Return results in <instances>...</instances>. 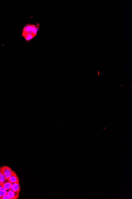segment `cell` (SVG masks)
Listing matches in <instances>:
<instances>
[{
    "mask_svg": "<svg viewBox=\"0 0 132 199\" xmlns=\"http://www.w3.org/2000/svg\"><path fill=\"white\" fill-rule=\"evenodd\" d=\"M3 189H4V188H3V184H0V191L3 190Z\"/></svg>",
    "mask_w": 132,
    "mask_h": 199,
    "instance_id": "30bf717a",
    "label": "cell"
},
{
    "mask_svg": "<svg viewBox=\"0 0 132 199\" xmlns=\"http://www.w3.org/2000/svg\"><path fill=\"white\" fill-rule=\"evenodd\" d=\"M4 194H3V190L0 191V199H1L2 197H3Z\"/></svg>",
    "mask_w": 132,
    "mask_h": 199,
    "instance_id": "9c48e42d",
    "label": "cell"
},
{
    "mask_svg": "<svg viewBox=\"0 0 132 199\" xmlns=\"http://www.w3.org/2000/svg\"><path fill=\"white\" fill-rule=\"evenodd\" d=\"M12 184L11 182L9 181V179H6L3 184V188L6 190H9L11 189Z\"/></svg>",
    "mask_w": 132,
    "mask_h": 199,
    "instance_id": "8992f818",
    "label": "cell"
},
{
    "mask_svg": "<svg viewBox=\"0 0 132 199\" xmlns=\"http://www.w3.org/2000/svg\"><path fill=\"white\" fill-rule=\"evenodd\" d=\"M11 190L15 192L19 193L21 190V188L20 185L19 183H12L11 185Z\"/></svg>",
    "mask_w": 132,
    "mask_h": 199,
    "instance_id": "5b68a950",
    "label": "cell"
},
{
    "mask_svg": "<svg viewBox=\"0 0 132 199\" xmlns=\"http://www.w3.org/2000/svg\"><path fill=\"white\" fill-rule=\"evenodd\" d=\"M6 179V178H5L4 174L2 173L1 175V176H0V184H3L4 183Z\"/></svg>",
    "mask_w": 132,
    "mask_h": 199,
    "instance_id": "52a82bcc",
    "label": "cell"
},
{
    "mask_svg": "<svg viewBox=\"0 0 132 199\" xmlns=\"http://www.w3.org/2000/svg\"><path fill=\"white\" fill-rule=\"evenodd\" d=\"M2 173V172L1 171V170H0V176H1V175Z\"/></svg>",
    "mask_w": 132,
    "mask_h": 199,
    "instance_id": "8fae6325",
    "label": "cell"
},
{
    "mask_svg": "<svg viewBox=\"0 0 132 199\" xmlns=\"http://www.w3.org/2000/svg\"><path fill=\"white\" fill-rule=\"evenodd\" d=\"M0 170L3 173L6 179H9L12 172L11 168L6 166H3V167H0Z\"/></svg>",
    "mask_w": 132,
    "mask_h": 199,
    "instance_id": "7a4b0ae2",
    "label": "cell"
},
{
    "mask_svg": "<svg viewBox=\"0 0 132 199\" xmlns=\"http://www.w3.org/2000/svg\"><path fill=\"white\" fill-rule=\"evenodd\" d=\"M1 199H11L10 196L7 194H4L3 195V197H2Z\"/></svg>",
    "mask_w": 132,
    "mask_h": 199,
    "instance_id": "ba28073f",
    "label": "cell"
},
{
    "mask_svg": "<svg viewBox=\"0 0 132 199\" xmlns=\"http://www.w3.org/2000/svg\"><path fill=\"white\" fill-rule=\"evenodd\" d=\"M39 24H27L23 28L22 35L26 41H29L34 38L39 31Z\"/></svg>",
    "mask_w": 132,
    "mask_h": 199,
    "instance_id": "6da1fadb",
    "label": "cell"
},
{
    "mask_svg": "<svg viewBox=\"0 0 132 199\" xmlns=\"http://www.w3.org/2000/svg\"><path fill=\"white\" fill-rule=\"evenodd\" d=\"M7 194L10 196L11 199H17L19 198V194L14 192L11 189L9 190L7 192Z\"/></svg>",
    "mask_w": 132,
    "mask_h": 199,
    "instance_id": "277c9868",
    "label": "cell"
},
{
    "mask_svg": "<svg viewBox=\"0 0 132 199\" xmlns=\"http://www.w3.org/2000/svg\"><path fill=\"white\" fill-rule=\"evenodd\" d=\"M9 181L11 182L12 183H19V179L18 175L14 171H12V173L10 177L8 179Z\"/></svg>",
    "mask_w": 132,
    "mask_h": 199,
    "instance_id": "3957f363",
    "label": "cell"
}]
</instances>
